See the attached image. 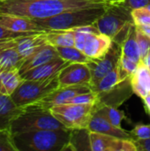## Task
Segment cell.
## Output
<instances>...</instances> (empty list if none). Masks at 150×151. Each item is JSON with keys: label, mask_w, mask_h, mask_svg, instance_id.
Wrapping results in <instances>:
<instances>
[{"label": "cell", "mask_w": 150, "mask_h": 151, "mask_svg": "<svg viewBox=\"0 0 150 151\" xmlns=\"http://www.w3.org/2000/svg\"><path fill=\"white\" fill-rule=\"evenodd\" d=\"M121 83L119 80V67L118 65L116 68L111 71L109 73L104 75L100 81H98L95 84L91 86L93 91L96 93H103L112 89L118 84Z\"/></svg>", "instance_id": "obj_24"}, {"label": "cell", "mask_w": 150, "mask_h": 151, "mask_svg": "<svg viewBox=\"0 0 150 151\" xmlns=\"http://www.w3.org/2000/svg\"><path fill=\"white\" fill-rule=\"evenodd\" d=\"M122 4L130 10H133L136 8L146 7L150 4V0H124Z\"/></svg>", "instance_id": "obj_36"}, {"label": "cell", "mask_w": 150, "mask_h": 151, "mask_svg": "<svg viewBox=\"0 0 150 151\" xmlns=\"http://www.w3.org/2000/svg\"><path fill=\"white\" fill-rule=\"evenodd\" d=\"M130 133L132 134L133 141L150 139V125L138 124Z\"/></svg>", "instance_id": "obj_33"}, {"label": "cell", "mask_w": 150, "mask_h": 151, "mask_svg": "<svg viewBox=\"0 0 150 151\" xmlns=\"http://www.w3.org/2000/svg\"><path fill=\"white\" fill-rule=\"evenodd\" d=\"M89 138L92 151H137L133 140L121 139L90 131Z\"/></svg>", "instance_id": "obj_10"}, {"label": "cell", "mask_w": 150, "mask_h": 151, "mask_svg": "<svg viewBox=\"0 0 150 151\" xmlns=\"http://www.w3.org/2000/svg\"><path fill=\"white\" fill-rule=\"evenodd\" d=\"M35 33H42V32H28V33H17V32H12L10 31L4 27L0 26V41L3 40H8V39H12V38H17L19 36L23 35H27L31 34H35Z\"/></svg>", "instance_id": "obj_35"}, {"label": "cell", "mask_w": 150, "mask_h": 151, "mask_svg": "<svg viewBox=\"0 0 150 151\" xmlns=\"http://www.w3.org/2000/svg\"><path fill=\"white\" fill-rule=\"evenodd\" d=\"M107 7L77 9L65 12L50 18L34 20L46 31L72 30L76 27L93 25L105 12Z\"/></svg>", "instance_id": "obj_4"}, {"label": "cell", "mask_w": 150, "mask_h": 151, "mask_svg": "<svg viewBox=\"0 0 150 151\" xmlns=\"http://www.w3.org/2000/svg\"><path fill=\"white\" fill-rule=\"evenodd\" d=\"M47 42L55 47L74 46V31H47L45 33Z\"/></svg>", "instance_id": "obj_22"}, {"label": "cell", "mask_w": 150, "mask_h": 151, "mask_svg": "<svg viewBox=\"0 0 150 151\" xmlns=\"http://www.w3.org/2000/svg\"><path fill=\"white\" fill-rule=\"evenodd\" d=\"M132 93H133V91L131 85V78H128L121 83L118 84L112 89L107 92L99 93L98 101L95 105H110L118 108L128 97L131 96Z\"/></svg>", "instance_id": "obj_12"}, {"label": "cell", "mask_w": 150, "mask_h": 151, "mask_svg": "<svg viewBox=\"0 0 150 151\" xmlns=\"http://www.w3.org/2000/svg\"><path fill=\"white\" fill-rule=\"evenodd\" d=\"M0 151H18L10 128L0 129Z\"/></svg>", "instance_id": "obj_29"}, {"label": "cell", "mask_w": 150, "mask_h": 151, "mask_svg": "<svg viewBox=\"0 0 150 151\" xmlns=\"http://www.w3.org/2000/svg\"><path fill=\"white\" fill-rule=\"evenodd\" d=\"M0 26L17 33L47 32L32 19L8 13H0Z\"/></svg>", "instance_id": "obj_14"}, {"label": "cell", "mask_w": 150, "mask_h": 151, "mask_svg": "<svg viewBox=\"0 0 150 151\" xmlns=\"http://www.w3.org/2000/svg\"><path fill=\"white\" fill-rule=\"evenodd\" d=\"M71 64L68 61H65L60 57H57L42 65H39L35 68H33L21 74L24 80H32V81H42L47 80L51 77L57 75L62 69Z\"/></svg>", "instance_id": "obj_13"}, {"label": "cell", "mask_w": 150, "mask_h": 151, "mask_svg": "<svg viewBox=\"0 0 150 151\" xmlns=\"http://www.w3.org/2000/svg\"><path fill=\"white\" fill-rule=\"evenodd\" d=\"M122 55L140 64H143L141 58L140 48H139L137 38H136V26H134L132 28L128 37L126 39V41L122 44Z\"/></svg>", "instance_id": "obj_23"}, {"label": "cell", "mask_w": 150, "mask_h": 151, "mask_svg": "<svg viewBox=\"0 0 150 151\" xmlns=\"http://www.w3.org/2000/svg\"><path fill=\"white\" fill-rule=\"evenodd\" d=\"M109 5L111 4L104 0H0V13L38 19L68 11Z\"/></svg>", "instance_id": "obj_1"}, {"label": "cell", "mask_w": 150, "mask_h": 151, "mask_svg": "<svg viewBox=\"0 0 150 151\" xmlns=\"http://www.w3.org/2000/svg\"><path fill=\"white\" fill-rule=\"evenodd\" d=\"M136 38L140 48L141 58L143 62V60L150 52V37L136 26Z\"/></svg>", "instance_id": "obj_30"}, {"label": "cell", "mask_w": 150, "mask_h": 151, "mask_svg": "<svg viewBox=\"0 0 150 151\" xmlns=\"http://www.w3.org/2000/svg\"><path fill=\"white\" fill-rule=\"evenodd\" d=\"M98 101V93L95 91H90L88 93H82L72 97L67 104H95Z\"/></svg>", "instance_id": "obj_31"}, {"label": "cell", "mask_w": 150, "mask_h": 151, "mask_svg": "<svg viewBox=\"0 0 150 151\" xmlns=\"http://www.w3.org/2000/svg\"><path fill=\"white\" fill-rule=\"evenodd\" d=\"M112 42L110 36L103 33L92 34L85 44L83 52L91 59H99L108 52Z\"/></svg>", "instance_id": "obj_17"}, {"label": "cell", "mask_w": 150, "mask_h": 151, "mask_svg": "<svg viewBox=\"0 0 150 151\" xmlns=\"http://www.w3.org/2000/svg\"><path fill=\"white\" fill-rule=\"evenodd\" d=\"M23 81L19 69L4 70L0 74V93L11 96Z\"/></svg>", "instance_id": "obj_21"}, {"label": "cell", "mask_w": 150, "mask_h": 151, "mask_svg": "<svg viewBox=\"0 0 150 151\" xmlns=\"http://www.w3.org/2000/svg\"><path fill=\"white\" fill-rule=\"evenodd\" d=\"M132 16L135 26L150 25V11L146 7H141L132 10Z\"/></svg>", "instance_id": "obj_32"}, {"label": "cell", "mask_w": 150, "mask_h": 151, "mask_svg": "<svg viewBox=\"0 0 150 151\" xmlns=\"http://www.w3.org/2000/svg\"><path fill=\"white\" fill-rule=\"evenodd\" d=\"M24 109V112L19 115L11 122V131L12 134L37 130L66 129L50 110L37 108Z\"/></svg>", "instance_id": "obj_5"}, {"label": "cell", "mask_w": 150, "mask_h": 151, "mask_svg": "<svg viewBox=\"0 0 150 151\" xmlns=\"http://www.w3.org/2000/svg\"><path fill=\"white\" fill-rule=\"evenodd\" d=\"M14 39H10L8 45L0 51V67L4 70L19 69L22 65L24 58L18 53L13 46Z\"/></svg>", "instance_id": "obj_20"}, {"label": "cell", "mask_w": 150, "mask_h": 151, "mask_svg": "<svg viewBox=\"0 0 150 151\" xmlns=\"http://www.w3.org/2000/svg\"><path fill=\"white\" fill-rule=\"evenodd\" d=\"M60 58L70 63H84L88 64L92 59L88 57L82 50L77 49L75 46L69 47H56Z\"/></svg>", "instance_id": "obj_25"}, {"label": "cell", "mask_w": 150, "mask_h": 151, "mask_svg": "<svg viewBox=\"0 0 150 151\" xmlns=\"http://www.w3.org/2000/svg\"><path fill=\"white\" fill-rule=\"evenodd\" d=\"M71 150H91L89 130L85 129H74L72 130L71 141H70Z\"/></svg>", "instance_id": "obj_26"}, {"label": "cell", "mask_w": 150, "mask_h": 151, "mask_svg": "<svg viewBox=\"0 0 150 151\" xmlns=\"http://www.w3.org/2000/svg\"><path fill=\"white\" fill-rule=\"evenodd\" d=\"M100 33L110 36L113 42L123 44L135 26L132 10L123 4H111L94 24Z\"/></svg>", "instance_id": "obj_3"}, {"label": "cell", "mask_w": 150, "mask_h": 151, "mask_svg": "<svg viewBox=\"0 0 150 151\" xmlns=\"http://www.w3.org/2000/svg\"><path fill=\"white\" fill-rule=\"evenodd\" d=\"M60 87L80 84H91L92 73L88 64L71 63L58 74Z\"/></svg>", "instance_id": "obj_11"}, {"label": "cell", "mask_w": 150, "mask_h": 151, "mask_svg": "<svg viewBox=\"0 0 150 151\" xmlns=\"http://www.w3.org/2000/svg\"><path fill=\"white\" fill-rule=\"evenodd\" d=\"M59 57L55 46L46 42L38 48L34 53L26 58L19 67V73L22 74L33 68L42 65L56 58Z\"/></svg>", "instance_id": "obj_15"}, {"label": "cell", "mask_w": 150, "mask_h": 151, "mask_svg": "<svg viewBox=\"0 0 150 151\" xmlns=\"http://www.w3.org/2000/svg\"><path fill=\"white\" fill-rule=\"evenodd\" d=\"M71 129L37 130L13 134L18 151H64L70 150Z\"/></svg>", "instance_id": "obj_2"}, {"label": "cell", "mask_w": 150, "mask_h": 151, "mask_svg": "<svg viewBox=\"0 0 150 151\" xmlns=\"http://www.w3.org/2000/svg\"><path fill=\"white\" fill-rule=\"evenodd\" d=\"M121 56L122 45L116 42H112L110 50L103 58L99 59H92L88 63L92 73V81L90 85L92 86L95 84L104 75L116 68L119 63Z\"/></svg>", "instance_id": "obj_9"}, {"label": "cell", "mask_w": 150, "mask_h": 151, "mask_svg": "<svg viewBox=\"0 0 150 151\" xmlns=\"http://www.w3.org/2000/svg\"><path fill=\"white\" fill-rule=\"evenodd\" d=\"M139 28H141L146 35H148L150 37V25H142V26H137Z\"/></svg>", "instance_id": "obj_38"}, {"label": "cell", "mask_w": 150, "mask_h": 151, "mask_svg": "<svg viewBox=\"0 0 150 151\" xmlns=\"http://www.w3.org/2000/svg\"><path fill=\"white\" fill-rule=\"evenodd\" d=\"M146 8H147V9H148L149 11H150V4H148V5L146 6Z\"/></svg>", "instance_id": "obj_42"}, {"label": "cell", "mask_w": 150, "mask_h": 151, "mask_svg": "<svg viewBox=\"0 0 150 151\" xmlns=\"http://www.w3.org/2000/svg\"><path fill=\"white\" fill-rule=\"evenodd\" d=\"M50 111L68 129H88L95 113V104H64L55 105Z\"/></svg>", "instance_id": "obj_7"}, {"label": "cell", "mask_w": 150, "mask_h": 151, "mask_svg": "<svg viewBox=\"0 0 150 151\" xmlns=\"http://www.w3.org/2000/svg\"><path fill=\"white\" fill-rule=\"evenodd\" d=\"M90 35L92 34H88V33L80 32V31H74V46L77 49L83 51L85 44Z\"/></svg>", "instance_id": "obj_34"}, {"label": "cell", "mask_w": 150, "mask_h": 151, "mask_svg": "<svg viewBox=\"0 0 150 151\" xmlns=\"http://www.w3.org/2000/svg\"><path fill=\"white\" fill-rule=\"evenodd\" d=\"M45 33L46 32L35 33L17 37L14 39L13 46L18 53L25 59L42 45L48 42L46 40Z\"/></svg>", "instance_id": "obj_18"}, {"label": "cell", "mask_w": 150, "mask_h": 151, "mask_svg": "<svg viewBox=\"0 0 150 151\" xmlns=\"http://www.w3.org/2000/svg\"><path fill=\"white\" fill-rule=\"evenodd\" d=\"M24 111L23 107L13 102L11 96L0 93V129H11V122Z\"/></svg>", "instance_id": "obj_19"}, {"label": "cell", "mask_w": 150, "mask_h": 151, "mask_svg": "<svg viewBox=\"0 0 150 151\" xmlns=\"http://www.w3.org/2000/svg\"><path fill=\"white\" fill-rule=\"evenodd\" d=\"M149 70H150V66H149Z\"/></svg>", "instance_id": "obj_44"}, {"label": "cell", "mask_w": 150, "mask_h": 151, "mask_svg": "<svg viewBox=\"0 0 150 151\" xmlns=\"http://www.w3.org/2000/svg\"><path fill=\"white\" fill-rule=\"evenodd\" d=\"M58 74L42 81L24 80L11 96V99L18 106L23 108L39 102L60 87Z\"/></svg>", "instance_id": "obj_6"}, {"label": "cell", "mask_w": 150, "mask_h": 151, "mask_svg": "<svg viewBox=\"0 0 150 151\" xmlns=\"http://www.w3.org/2000/svg\"><path fill=\"white\" fill-rule=\"evenodd\" d=\"M137 151H150V139L133 141Z\"/></svg>", "instance_id": "obj_37"}, {"label": "cell", "mask_w": 150, "mask_h": 151, "mask_svg": "<svg viewBox=\"0 0 150 151\" xmlns=\"http://www.w3.org/2000/svg\"><path fill=\"white\" fill-rule=\"evenodd\" d=\"M142 64H140L124 55L121 56L118 67H119V80L120 81H124L128 78H131L139 69L140 65Z\"/></svg>", "instance_id": "obj_28"}, {"label": "cell", "mask_w": 150, "mask_h": 151, "mask_svg": "<svg viewBox=\"0 0 150 151\" xmlns=\"http://www.w3.org/2000/svg\"><path fill=\"white\" fill-rule=\"evenodd\" d=\"M143 101H144V104H145L148 111L150 112V92L143 98Z\"/></svg>", "instance_id": "obj_39"}, {"label": "cell", "mask_w": 150, "mask_h": 151, "mask_svg": "<svg viewBox=\"0 0 150 151\" xmlns=\"http://www.w3.org/2000/svg\"><path fill=\"white\" fill-rule=\"evenodd\" d=\"M3 71H4V70H3V69H2V68H1V67H0V74H1V73H2V72H3Z\"/></svg>", "instance_id": "obj_43"}, {"label": "cell", "mask_w": 150, "mask_h": 151, "mask_svg": "<svg viewBox=\"0 0 150 151\" xmlns=\"http://www.w3.org/2000/svg\"><path fill=\"white\" fill-rule=\"evenodd\" d=\"M92 91L90 84H80L67 87H59L47 96L40 100L39 102L28 105L25 108H37L43 110H50L51 107L58 104H67L72 97L82 93H88Z\"/></svg>", "instance_id": "obj_8"}, {"label": "cell", "mask_w": 150, "mask_h": 151, "mask_svg": "<svg viewBox=\"0 0 150 151\" xmlns=\"http://www.w3.org/2000/svg\"><path fill=\"white\" fill-rule=\"evenodd\" d=\"M95 111L101 113L103 117H105L111 124L118 127H121V123L123 119L126 118L124 111L118 110L117 107L110 106V105H101L95 106Z\"/></svg>", "instance_id": "obj_27"}, {"label": "cell", "mask_w": 150, "mask_h": 151, "mask_svg": "<svg viewBox=\"0 0 150 151\" xmlns=\"http://www.w3.org/2000/svg\"><path fill=\"white\" fill-rule=\"evenodd\" d=\"M88 129L90 132L100 133V134L111 135V136L121 138V139L133 140L131 133L126 132L122 127H118L114 126L105 117H103L101 113L95 111L93 117L91 118Z\"/></svg>", "instance_id": "obj_16"}, {"label": "cell", "mask_w": 150, "mask_h": 151, "mask_svg": "<svg viewBox=\"0 0 150 151\" xmlns=\"http://www.w3.org/2000/svg\"><path fill=\"white\" fill-rule=\"evenodd\" d=\"M143 64H144L145 65H147L148 67H149L150 66V52L148 54V56L146 57V58L143 60Z\"/></svg>", "instance_id": "obj_40"}, {"label": "cell", "mask_w": 150, "mask_h": 151, "mask_svg": "<svg viewBox=\"0 0 150 151\" xmlns=\"http://www.w3.org/2000/svg\"><path fill=\"white\" fill-rule=\"evenodd\" d=\"M108 3H110L111 4H122L124 0H104Z\"/></svg>", "instance_id": "obj_41"}]
</instances>
